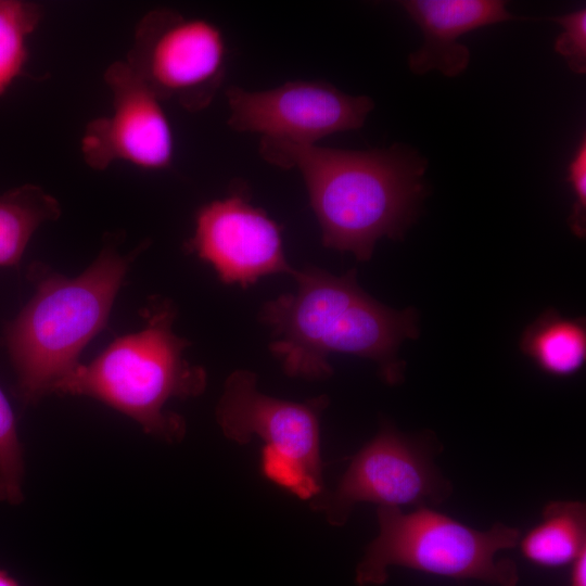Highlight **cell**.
Instances as JSON below:
<instances>
[{
	"mask_svg": "<svg viewBox=\"0 0 586 586\" xmlns=\"http://www.w3.org/2000/svg\"><path fill=\"white\" fill-rule=\"evenodd\" d=\"M260 155L297 168L326 247L368 260L382 237L398 239L425 193L426 161L407 148L343 151L260 140Z\"/></svg>",
	"mask_w": 586,
	"mask_h": 586,
	"instance_id": "1",
	"label": "cell"
},
{
	"mask_svg": "<svg viewBox=\"0 0 586 586\" xmlns=\"http://www.w3.org/2000/svg\"><path fill=\"white\" fill-rule=\"evenodd\" d=\"M291 276L296 292L266 302L259 313L276 337L269 349L285 374L327 379L333 372L329 356L342 353L374 360L390 384L402 380L397 349L418 336L412 309H390L371 298L358 286L355 270L334 276L310 266Z\"/></svg>",
	"mask_w": 586,
	"mask_h": 586,
	"instance_id": "2",
	"label": "cell"
},
{
	"mask_svg": "<svg viewBox=\"0 0 586 586\" xmlns=\"http://www.w3.org/2000/svg\"><path fill=\"white\" fill-rule=\"evenodd\" d=\"M118 234L111 235L92 264L68 278L36 262L27 277L35 292L4 329V343L13 366L15 394L35 404L80 362L79 355L109 320L115 297L141 243L122 253Z\"/></svg>",
	"mask_w": 586,
	"mask_h": 586,
	"instance_id": "3",
	"label": "cell"
},
{
	"mask_svg": "<svg viewBox=\"0 0 586 586\" xmlns=\"http://www.w3.org/2000/svg\"><path fill=\"white\" fill-rule=\"evenodd\" d=\"M174 303L152 296L142 309L144 326L116 337L89 364H79L53 388L62 395L87 396L130 417L145 433L179 442L186 433L181 416L165 409L171 398L202 394L207 377L184 358L190 345L177 335Z\"/></svg>",
	"mask_w": 586,
	"mask_h": 586,
	"instance_id": "4",
	"label": "cell"
},
{
	"mask_svg": "<svg viewBox=\"0 0 586 586\" xmlns=\"http://www.w3.org/2000/svg\"><path fill=\"white\" fill-rule=\"evenodd\" d=\"M377 515L379 534L356 568L357 586L383 585L391 566L496 586L518 585L515 563L497 558L499 551L518 545L521 534L517 527L496 523L481 531L431 507L408 513L379 507Z\"/></svg>",
	"mask_w": 586,
	"mask_h": 586,
	"instance_id": "5",
	"label": "cell"
},
{
	"mask_svg": "<svg viewBox=\"0 0 586 586\" xmlns=\"http://www.w3.org/2000/svg\"><path fill=\"white\" fill-rule=\"evenodd\" d=\"M226 54L216 25L160 8L137 24L125 62L161 101L198 112L212 103L222 84Z\"/></svg>",
	"mask_w": 586,
	"mask_h": 586,
	"instance_id": "6",
	"label": "cell"
},
{
	"mask_svg": "<svg viewBox=\"0 0 586 586\" xmlns=\"http://www.w3.org/2000/svg\"><path fill=\"white\" fill-rule=\"evenodd\" d=\"M438 451L432 441L384 424L354 456L335 489L313 498L311 507L331 525L341 526L359 502L392 508L438 505L451 494L450 482L434 463Z\"/></svg>",
	"mask_w": 586,
	"mask_h": 586,
	"instance_id": "7",
	"label": "cell"
},
{
	"mask_svg": "<svg viewBox=\"0 0 586 586\" xmlns=\"http://www.w3.org/2000/svg\"><path fill=\"white\" fill-rule=\"evenodd\" d=\"M226 95L232 129L295 145L358 129L373 109L370 98L353 97L319 81H289L265 91L230 86Z\"/></svg>",
	"mask_w": 586,
	"mask_h": 586,
	"instance_id": "8",
	"label": "cell"
},
{
	"mask_svg": "<svg viewBox=\"0 0 586 586\" xmlns=\"http://www.w3.org/2000/svg\"><path fill=\"white\" fill-rule=\"evenodd\" d=\"M104 81L112 92V111L86 127L81 139L86 164L95 170L116 161L146 170L168 168L174 139L162 101L125 61L109 65Z\"/></svg>",
	"mask_w": 586,
	"mask_h": 586,
	"instance_id": "9",
	"label": "cell"
},
{
	"mask_svg": "<svg viewBox=\"0 0 586 586\" xmlns=\"http://www.w3.org/2000/svg\"><path fill=\"white\" fill-rule=\"evenodd\" d=\"M256 382V374L244 369L227 378L215 410L222 434L240 445L257 435L322 484L319 419L328 397L292 403L260 393Z\"/></svg>",
	"mask_w": 586,
	"mask_h": 586,
	"instance_id": "10",
	"label": "cell"
},
{
	"mask_svg": "<svg viewBox=\"0 0 586 586\" xmlns=\"http://www.w3.org/2000/svg\"><path fill=\"white\" fill-rule=\"evenodd\" d=\"M186 249L211 264L222 282L244 288L264 276L294 271L283 253L280 228L242 193L202 206Z\"/></svg>",
	"mask_w": 586,
	"mask_h": 586,
	"instance_id": "11",
	"label": "cell"
},
{
	"mask_svg": "<svg viewBox=\"0 0 586 586\" xmlns=\"http://www.w3.org/2000/svg\"><path fill=\"white\" fill-rule=\"evenodd\" d=\"M400 4L423 34V44L408 56L409 69L417 75L432 69L448 77L460 75L469 65L470 51L458 39L513 18L500 0H408Z\"/></svg>",
	"mask_w": 586,
	"mask_h": 586,
	"instance_id": "12",
	"label": "cell"
},
{
	"mask_svg": "<svg viewBox=\"0 0 586 586\" xmlns=\"http://www.w3.org/2000/svg\"><path fill=\"white\" fill-rule=\"evenodd\" d=\"M523 557L542 568H561L586 550V506L582 501H551L540 522L519 539Z\"/></svg>",
	"mask_w": 586,
	"mask_h": 586,
	"instance_id": "13",
	"label": "cell"
},
{
	"mask_svg": "<svg viewBox=\"0 0 586 586\" xmlns=\"http://www.w3.org/2000/svg\"><path fill=\"white\" fill-rule=\"evenodd\" d=\"M520 347L537 367L556 377H569L582 369L586 360L584 319L561 317L545 311L526 328Z\"/></svg>",
	"mask_w": 586,
	"mask_h": 586,
	"instance_id": "14",
	"label": "cell"
},
{
	"mask_svg": "<svg viewBox=\"0 0 586 586\" xmlns=\"http://www.w3.org/2000/svg\"><path fill=\"white\" fill-rule=\"evenodd\" d=\"M59 201L31 183L0 195V267L17 266L37 229L61 216Z\"/></svg>",
	"mask_w": 586,
	"mask_h": 586,
	"instance_id": "15",
	"label": "cell"
},
{
	"mask_svg": "<svg viewBox=\"0 0 586 586\" xmlns=\"http://www.w3.org/2000/svg\"><path fill=\"white\" fill-rule=\"evenodd\" d=\"M42 16L39 4L0 0V95L24 73L27 39Z\"/></svg>",
	"mask_w": 586,
	"mask_h": 586,
	"instance_id": "16",
	"label": "cell"
},
{
	"mask_svg": "<svg viewBox=\"0 0 586 586\" xmlns=\"http://www.w3.org/2000/svg\"><path fill=\"white\" fill-rule=\"evenodd\" d=\"M24 456L13 410L0 390V501H23Z\"/></svg>",
	"mask_w": 586,
	"mask_h": 586,
	"instance_id": "17",
	"label": "cell"
},
{
	"mask_svg": "<svg viewBox=\"0 0 586 586\" xmlns=\"http://www.w3.org/2000/svg\"><path fill=\"white\" fill-rule=\"evenodd\" d=\"M563 28L555 41V50L575 74L586 72V10L581 9L552 17Z\"/></svg>",
	"mask_w": 586,
	"mask_h": 586,
	"instance_id": "18",
	"label": "cell"
},
{
	"mask_svg": "<svg viewBox=\"0 0 586 586\" xmlns=\"http://www.w3.org/2000/svg\"><path fill=\"white\" fill-rule=\"evenodd\" d=\"M574 193V204L569 217L572 232L584 238L586 232V139L583 137L568 166V178Z\"/></svg>",
	"mask_w": 586,
	"mask_h": 586,
	"instance_id": "19",
	"label": "cell"
},
{
	"mask_svg": "<svg viewBox=\"0 0 586 586\" xmlns=\"http://www.w3.org/2000/svg\"><path fill=\"white\" fill-rule=\"evenodd\" d=\"M568 586H586V550L572 563Z\"/></svg>",
	"mask_w": 586,
	"mask_h": 586,
	"instance_id": "20",
	"label": "cell"
},
{
	"mask_svg": "<svg viewBox=\"0 0 586 586\" xmlns=\"http://www.w3.org/2000/svg\"><path fill=\"white\" fill-rule=\"evenodd\" d=\"M0 586H22V585L12 576H10L5 571L0 570Z\"/></svg>",
	"mask_w": 586,
	"mask_h": 586,
	"instance_id": "21",
	"label": "cell"
}]
</instances>
